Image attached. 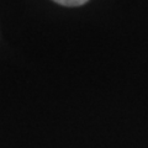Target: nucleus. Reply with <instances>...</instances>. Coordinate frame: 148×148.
I'll return each mask as SVG.
<instances>
[{
  "instance_id": "1",
  "label": "nucleus",
  "mask_w": 148,
  "mask_h": 148,
  "mask_svg": "<svg viewBox=\"0 0 148 148\" xmlns=\"http://www.w3.org/2000/svg\"><path fill=\"white\" fill-rule=\"evenodd\" d=\"M53 1L63 6H80L89 0H53Z\"/></svg>"
}]
</instances>
